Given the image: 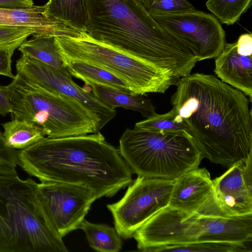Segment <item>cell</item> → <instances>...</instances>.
<instances>
[{
    "label": "cell",
    "instance_id": "obj_1",
    "mask_svg": "<svg viewBox=\"0 0 252 252\" xmlns=\"http://www.w3.org/2000/svg\"><path fill=\"white\" fill-rule=\"evenodd\" d=\"M176 85L172 108L188 126L203 158L229 168L252 154L247 95L212 74H190Z\"/></svg>",
    "mask_w": 252,
    "mask_h": 252
},
{
    "label": "cell",
    "instance_id": "obj_2",
    "mask_svg": "<svg viewBox=\"0 0 252 252\" xmlns=\"http://www.w3.org/2000/svg\"><path fill=\"white\" fill-rule=\"evenodd\" d=\"M18 165L40 183L72 185L97 199L112 197L133 181L132 172L118 149L99 132L61 138L44 137L18 152Z\"/></svg>",
    "mask_w": 252,
    "mask_h": 252
},
{
    "label": "cell",
    "instance_id": "obj_3",
    "mask_svg": "<svg viewBox=\"0 0 252 252\" xmlns=\"http://www.w3.org/2000/svg\"><path fill=\"white\" fill-rule=\"evenodd\" d=\"M86 32L94 40L180 77L198 62L179 39L163 29L140 0H85Z\"/></svg>",
    "mask_w": 252,
    "mask_h": 252
},
{
    "label": "cell",
    "instance_id": "obj_4",
    "mask_svg": "<svg viewBox=\"0 0 252 252\" xmlns=\"http://www.w3.org/2000/svg\"><path fill=\"white\" fill-rule=\"evenodd\" d=\"M31 178L0 174V252H68L48 224Z\"/></svg>",
    "mask_w": 252,
    "mask_h": 252
},
{
    "label": "cell",
    "instance_id": "obj_5",
    "mask_svg": "<svg viewBox=\"0 0 252 252\" xmlns=\"http://www.w3.org/2000/svg\"><path fill=\"white\" fill-rule=\"evenodd\" d=\"M5 87L14 119L38 125L47 137L83 135L100 130L98 119L71 97L45 90L17 74Z\"/></svg>",
    "mask_w": 252,
    "mask_h": 252
},
{
    "label": "cell",
    "instance_id": "obj_6",
    "mask_svg": "<svg viewBox=\"0 0 252 252\" xmlns=\"http://www.w3.org/2000/svg\"><path fill=\"white\" fill-rule=\"evenodd\" d=\"M118 150L133 173L168 180L198 167L203 158L191 136L184 131L127 128L119 140Z\"/></svg>",
    "mask_w": 252,
    "mask_h": 252
},
{
    "label": "cell",
    "instance_id": "obj_7",
    "mask_svg": "<svg viewBox=\"0 0 252 252\" xmlns=\"http://www.w3.org/2000/svg\"><path fill=\"white\" fill-rule=\"evenodd\" d=\"M55 42L62 59L98 66L123 80L133 94L164 93L180 78L169 69L97 42L86 32L81 38L56 36Z\"/></svg>",
    "mask_w": 252,
    "mask_h": 252
},
{
    "label": "cell",
    "instance_id": "obj_8",
    "mask_svg": "<svg viewBox=\"0 0 252 252\" xmlns=\"http://www.w3.org/2000/svg\"><path fill=\"white\" fill-rule=\"evenodd\" d=\"M174 181L138 176L120 200L107 205L122 238H131L145 222L169 205Z\"/></svg>",
    "mask_w": 252,
    "mask_h": 252
},
{
    "label": "cell",
    "instance_id": "obj_9",
    "mask_svg": "<svg viewBox=\"0 0 252 252\" xmlns=\"http://www.w3.org/2000/svg\"><path fill=\"white\" fill-rule=\"evenodd\" d=\"M151 16L183 42L198 62L216 58L224 47L225 31L219 20L211 14L194 9Z\"/></svg>",
    "mask_w": 252,
    "mask_h": 252
},
{
    "label": "cell",
    "instance_id": "obj_10",
    "mask_svg": "<svg viewBox=\"0 0 252 252\" xmlns=\"http://www.w3.org/2000/svg\"><path fill=\"white\" fill-rule=\"evenodd\" d=\"M38 190L45 219L62 238L79 228L91 205L97 199L91 191L64 183H38Z\"/></svg>",
    "mask_w": 252,
    "mask_h": 252
},
{
    "label": "cell",
    "instance_id": "obj_11",
    "mask_svg": "<svg viewBox=\"0 0 252 252\" xmlns=\"http://www.w3.org/2000/svg\"><path fill=\"white\" fill-rule=\"evenodd\" d=\"M17 74L39 87L62 94L79 102L99 121L100 129L116 115V111L76 84L69 73L22 55L16 63Z\"/></svg>",
    "mask_w": 252,
    "mask_h": 252
},
{
    "label": "cell",
    "instance_id": "obj_12",
    "mask_svg": "<svg viewBox=\"0 0 252 252\" xmlns=\"http://www.w3.org/2000/svg\"><path fill=\"white\" fill-rule=\"evenodd\" d=\"M198 213H187L169 205L160 210L134 232L137 249L158 252L168 246L196 242L199 228Z\"/></svg>",
    "mask_w": 252,
    "mask_h": 252
},
{
    "label": "cell",
    "instance_id": "obj_13",
    "mask_svg": "<svg viewBox=\"0 0 252 252\" xmlns=\"http://www.w3.org/2000/svg\"><path fill=\"white\" fill-rule=\"evenodd\" d=\"M213 203L228 216L252 214V154L213 180Z\"/></svg>",
    "mask_w": 252,
    "mask_h": 252
},
{
    "label": "cell",
    "instance_id": "obj_14",
    "mask_svg": "<svg viewBox=\"0 0 252 252\" xmlns=\"http://www.w3.org/2000/svg\"><path fill=\"white\" fill-rule=\"evenodd\" d=\"M199 233L196 242L246 244L252 240V214L228 216L207 207L198 214Z\"/></svg>",
    "mask_w": 252,
    "mask_h": 252
},
{
    "label": "cell",
    "instance_id": "obj_15",
    "mask_svg": "<svg viewBox=\"0 0 252 252\" xmlns=\"http://www.w3.org/2000/svg\"><path fill=\"white\" fill-rule=\"evenodd\" d=\"M213 194L209 172L205 168L198 167L174 179L169 206L189 214L197 213Z\"/></svg>",
    "mask_w": 252,
    "mask_h": 252
},
{
    "label": "cell",
    "instance_id": "obj_16",
    "mask_svg": "<svg viewBox=\"0 0 252 252\" xmlns=\"http://www.w3.org/2000/svg\"><path fill=\"white\" fill-rule=\"evenodd\" d=\"M214 72L223 82L241 91L252 100V56L237 52L236 42L226 43L215 58Z\"/></svg>",
    "mask_w": 252,
    "mask_h": 252
},
{
    "label": "cell",
    "instance_id": "obj_17",
    "mask_svg": "<svg viewBox=\"0 0 252 252\" xmlns=\"http://www.w3.org/2000/svg\"><path fill=\"white\" fill-rule=\"evenodd\" d=\"M44 11V5L22 9H7L14 26L33 30L36 33L34 35L74 38L84 36L85 32H81L63 22L48 17Z\"/></svg>",
    "mask_w": 252,
    "mask_h": 252
},
{
    "label": "cell",
    "instance_id": "obj_18",
    "mask_svg": "<svg viewBox=\"0 0 252 252\" xmlns=\"http://www.w3.org/2000/svg\"><path fill=\"white\" fill-rule=\"evenodd\" d=\"M93 94L101 102L113 109L123 107L139 112L148 118L156 114L150 99L103 86L90 85Z\"/></svg>",
    "mask_w": 252,
    "mask_h": 252
},
{
    "label": "cell",
    "instance_id": "obj_19",
    "mask_svg": "<svg viewBox=\"0 0 252 252\" xmlns=\"http://www.w3.org/2000/svg\"><path fill=\"white\" fill-rule=\"evenodd\" d=\"M62 60L70 75L82 80L86 85H98L130 93L123 80L98 66L80 61Z\"/></svg>",
    "mask_w": 252,
    "mask_h": 252
},
{
    "label": "cell",
    "instance_id": "obj_20",
    "mask_svg": "<svg viewBox=\"0 0 252 252\" xmlns=\"http://www.w3.org/2000/svg\"><path fill=\"white\" fill-rule=\"evenodd\" d=\"M44 6L48 17L86 32L88 14L85 0H49Z\"/></svg>",
    "mask_w": 252,
    "mask_h": 252
},
{
    "label": "cell",
    "instance_id": "obj_21",
    "mask_svg": "<svg viewBox=\"0 0 252 252\" xmlns=\"http://www.w3.org/2000/svg\"><path fill=\"white\" fill-rule=\"evenodd\" d=\"M22 55L35 59L63 72L69 73L57 48L54 36L33 35L18 48Z\"/></svg>",
    "mask_w": 252,
    "mask_h": 252
},
{
    "label": "cell",
    "instance_id": "obj_22",
    "mask_svg": "<svg viewBox=\"0 0 252 252\" xmlns=\"http://www.w3.org/2000/svg\"><path fill=\"white\" fill-rule=\"evenodd\" d=\"M6 145L15 150H23L37 143L45 137L42 128L25 120L14 119L2 124Z\"/></svg>",
    "mask_w": 252,
    "mask_h": 252
},
{
    "label": "cell",
    "instance_id": "obj_23",
    "mask_svg": "<svg viewBox=\"0 0 252 252\" xmlns=\"http://www.w3.org/2000/svg\"><path fill=\"white\" fill-rule=\"evenodd\" d=\"M79 228L86 234L89 246L96 251L118 252L122 249V237L115 227L84 220Z\"/></svg>",
    "mask_w": 252,
    "mask_h": 252
},
{
    "label": "cell",
    "instance_id": "obj_24",
    "mask_svg": "<svg viewBox=\"0 0 252 252\" xmlns=\"http://www.w3.org/2000/svg\"><path fill=\"white\" fill-rule=\"evenodd\" d=\"M252 0H208L207 8L220 21L232 25L251 6Z\"/></svg>",
    "mask_w": 252,
    "mask_h": 252
},
{
    "label": "cell",
    "instance_id": "obj_25",
    "mask_svg": "<svg viewBox=\"0 0 252 252\" xmlns=\"http://www.w3.org/2000/svg\"><path fill=\"white\" fill-rule=\"evenodd\" d=\"M134 127L156 132L184 131L189 133L188 126L182 118L173 108L167 113H156L151 117L137 122L135 124Z\"/></svg>",
    "mask_w": 252,
    "mask_h": 252
},
{
    "label": "cell",
    "instance_id": "obj_26",
    "mask_svg": "<svg viewBox=\"0 0 252 252\" xmlns=\"http://www.w3.org/2000/svg\"><path fill=\"white\" fill-rule=\"evenodd\" d=\"M158 252H251L246 244L223 242H194L183 245L168 246Z\"/></svg>",
    "mask_w": 252,
    "mask_h": 252
},
{
    "label": "cell",
    "instance_id": "obj_27",
    "mask_svg": "<svg viewBox=\"0 0 252 252\" xmlns=\"http://www.w3.org/2000/svg\"><path fill=\"white\" fill-rule=\"evenodd\" d=\"M35 34V32L30 29L0 25V49L14 53L28 37Z\"/></svg>",
    "mask_w": 252,
    "mask_h": 252
},
{
    "label": "cell",
    "instance_id": "obj_28",
    "mask_svg": "<svg viewBox=\"0 0 252 252\" xmlns=\"http://www.w3.org/2000/svg\"><path fill=\"white\" fill-rule=\"evenodd\" d=\"M150 15L174 13L195 9L187 0H140Z\"/></svg>",
    "mask_w": 252,
    "mask_h": 252
},
{
    "label": "cell",
    "instance_id": "obj_29",
    "mask_svg": "<svg viewBox=\"0 0 252 252\" xmlns=\"http://www.w3.org/2000/svg\"><path fill=\"white\" fill-rule=\"evenodd\" d=\"M18 152L6 145L3 133L0 131V174L17 175Z\"/></svg>",
    "mask_w": 252,
    "mask_h": 252
},
{
    "label": "cell",
    "instance_id": "obj_30",
    "mask_svg": "<svg viewBox=\"0 0 252 252\" xmlns=\"http://www.w3.org/2000/svg\"><path fill=\"white\" fill-rule=\"evenodd\" d=\"M13 53L6 50L0 49V75L14 78L11 68L12 57Z\"/></svg>",
    "mask_w": 252,
    "mask_h": 252
},
{
    "label": "cell",
    "instance_id": "obj_31",
    "mask_svg": "<svg viewBox=\"0 0 252 252\" xmlns=\"http://www.w3.org/2000/svg\"><path fill=\"white\" fill-rule=\"evenodd\" d=\"M237 52L243 56H252V35L241 34L236 42Z\"/></svg>",
    "mask_w": 252,
    "mask_h": 252
},
{
    "label": "cell",
    "instance_id": "obj_32",
    "mask_svg": "<svg viewBox=\"0 0 252 252\" xmlns=\"http://www.w3.org/2000/svg\"><path fill=\"white\" fill-rule=\"evenodd\" d=\"M12 104L8 96L5 86L0 85V115L6 116L12 112Z\"/></svg>",
    "mask_w": 252,
    "mask_h": 252
},
{
    "label": "cell",
    "instance_id": "obj_33",
    "mask_svg": "<svg viewBox=\"0 0 252 252\" xmlns=\"http://www.w3.org/2000/svg\"><path fill=\"white\" fill-rule=\"evenodd\" d=\"M32 0H0V8L22 9L33 6Z\"/></svg>",
    "mask_w": 252,
    "mask_h": 252
},
{
    "label": "cell",
    "instance_id": "obj_34",
    "mask_svg": "<svg viewBox=\"0 0 252 252\" xmlns=\"http://www.w3.org/2000/svg\"><path fill=\"white\" fill-rule=\"evenodd\" d=\"M0 25L14 26L9 16L7 8H0Z\"/></svg>",
    "mask_w": 252,
    "mask_h": 252
}]
</instances>
